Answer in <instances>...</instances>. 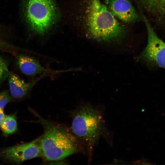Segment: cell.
Returning <instances> with one entry per match:
<instances>
[{
    "label": "cell",
    "mask_w": 165,
    "mask_h": 165,
    "mask_svg": "<svg viewBox=\"0 0 165 165\" xmlns=\"http://www.w3.org/2000/svg\"><path fill=\"white\" fill-rule=\"evenodd\" d=\"M71 130L78 141L82 151L90 161L94 147L101 138L109 136L103 112L97 107L86 104L71 112Z\"/></svg>",
    "instance_id": "2"
},
{
    "label": "cell",
    "mask_w": 165,
    "mask_h": 165,
    "mask_svg": "<svg viewBox=\"0 0 165 165\" xmlns=\"http://www.w3.org/2000/svg\"><path fill=\"white\" fill-rule=\"evenodd\" d=\"M12 97L7 90L0 92V108L3 109L6 105L12 101Z\"/></svg>",
    "instance_id": "13"
},
{
    "label": "cell",
    "mask_w": 165,
    "mask_h": 165,
    "mask_svg": "<svg viewBox=\"0 0 165 165\" xmlns=\"http://www.w3.org/2000/svg\"><path fill=\"white\" fill-rule=\"evenodd\" d=\"M140 0L149 11L165 15V0Z\"/></svg>",
    "instance_id": "11"
},
{
    "label": "cell",
    "mask_w": 165,
    "mask_h": 165,
    "mask_svg": "<svg viewBox=\"0 0 165 165\" xmlns=\"http://www.w3.org/2000/svg\"><path fill=\"white\" fill-rule=\"evenodd\" d=\"M13 46L4 42L0 38V50H5L13 48Z\"/></svg>",
    "instance_id": "14"
},
{
    "label": "cell",
    "mask_w": 165,
    "mask_h": 165,
    "mask_svg": "<svg viewBox=\"0 0 165 165\" xmlns=\"http://www.w3.org/2000/svg\"><path fill=\"white\" fill-rule=\"evenodd\" d=\"M47 73L43 74L33 81L26 82L15 74L9 72L8 77L9 93L11 96L16 99L25 97L37 82L45 76Z\"/></svg>",
    "instance_id": "8"
},
{
    "label": "cell",
    "mask_w": 165,
    "mask_h": 165,
    "mask_svg": "<svg viewBox=\"0 0 165 165\" xmlns=\"http://www.w3.org/2000/svg\"><path fill=\"white\" fill-rule=\"evenodd\" d=\"M87 16L89 36L101 42H109L121 37L123 27L100 0H90Z\"/></svg>",
    "instance_id": "3"
},
{
    "label": "cell",
    "mask_w": 165,
    "mask_h": 165,
    "mask_svg": "<svg viewBox=\"0 0 165 165\" xmlns=\"http://www.w3.org/2000/svg\"><path fill=\"white\" fill-rule=\"evenodd\" d=\"M41 156L38 138L29 142L0 149V158L12 164H19L26 160Z\"/></svg>",
    "instance_id": "5"
},
{
    "label": "cell",
    "mask_w": 165,
    "mask_h": 165,
    "mask_svg": "<svg viewBox=\"0 0 165 165\" xmlns=\"http://www.w3.org/2000/svg\"><path fill=\"white\" fill-rule=\"evenodd\" d=\"M143 19L147 28L148 42L137 59L154 62L160 67L165 68V43L157 36L146 18L144 16Z\"/></svg>",
    "instance_id": "6"
},
{
    "label": "cell",
    "mask_w": 165,
    "mask_h": 165,
    "mask_svg": "<svg viewBox=\"0 0 165 165\" xmlns=\"http://www.w3.org/2000/svg\"><path fill=\"white\" fill-rule=\"evenodd\" d=\"M0 126L5 137L16 132L18 129L16 114L14 113L5 116Z\"/></svg>",
    "instance_id": "10"
},
{
    "label": "cell",
    "mask_w": 165,
    "mask_h": 165,
    "mask_svg": "<svg viewBox=\"0 0 165 165\" xmlns=\"http://www.w3.org/2000/svg\"><path fill=\"white\" fill-rule=\"evenodd\" d=\"M30 111L37 118V122L43 129L42 134L38 138L42 156L46 161L62 160L81 151L77 139L67 127L46 119L32 109Z\"/></svg>",
    "instance_id": "1"
},
{
    "label": "cell",
    "mask_w": 165,
    "mask_h": 165,
    "mask_svg": "<svg viewBox=\"0 0 165 165\" xmlns=\"http://www.w3.org/2000/svg\"><path fill=\"white\" fill-rule=\"evenodd\" d=\"M109 10L123 22L130 23L139 20L140 16L129 0H107Z\"/></svg>",
    "instance_id": "7"
},
{
    "label": "cell",
    "mask_w": 165,
    "mask_h": 165,
    "mask_svg": "<svg viewBox=\"0 0 165 165\" xmlns=\"http://www.w3.org/2000/svg\"><path fill=\"white\" fill-rule=\"evenodd\" d=\"M9 72L7 62L0 56V84L8 77Z\"/></svg>",
    "instance_id": "12"
},
{
    "label": "cell",
    "mask_w": 165,
    "mask_h": 165,
    "mask_svg": "<svg viewBox=\"0 0 165 165\" xmlns=\"http://www.w3.org/2000/svg\"><path fill=\"white\" fill-rule=\"evenodd\" d=\"M3 110L0 108V126L5 116Z\"/></svg>",
    "instance_id": "15"
},
{
    "label": "cell",
    "mask_w": 165,
    "mask_h": 165,
    "mask_svg": "<svg viewBox=\"0 0 165 165\" xmlns=\"http://www.w3.org/2000/svg\"><path fill=\"white\" fill-rule=\"evenodd\" d=\"M17 63L22 72L28 76H35L49 71L43 67L37 60L28 56L19 55Z\"/></svg>",
    "instance_id": "9"
},
{
    "label": "cell",
    "mask_w": 165,
    "mask_h": 165,
    "mask_svg": "<svg viewBox=\"0 0 165 165\" xmlns=\"http://www.w3.org/2000/svg\"><path fill=\"white\" fill-rule=\"evenodd\" d=\"M25 15L32 30L43 35L55 22L58 13L53 0H26Z\"/></svg>",
    "instance_id": "4"
}]
</instances>
